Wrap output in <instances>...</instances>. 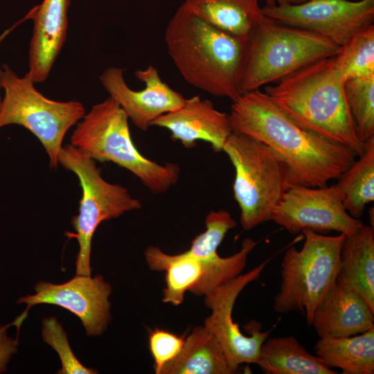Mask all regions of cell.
<instances>
[{
  "mask_svg": "<svg viewBox=\"0 0 374 374\" xmlns=\"http://www.w3.org/2000/svg\"><path fill=\"white\" fill-rule=\"evenodd\" d=\"M222 151L235 169L233 196L240 209L243 229L269 221L273 209L291 186L285 161L261 141L233 132Z\"/></svg>",
  "mask_w": 374,
  "mask_h": 374,
  "instance_id": "6",
  "label": "cell"
},
{
  "mask_svg": "<svg viewBox=\"0 0 374 374\" xmlns=\"http://www.w3.org/2000/svg\"><path fill=\"white\" fill-rule=\"evenodd\" d=\"M310 325L319 338L355 335L374 328V311L361 295L335 281L318 303Z\"/></svg>",
  "mask_w": 374,
  "mask_h": 374,
  "instance_id": "16",
  "label": "cell"
},
{
  "mask_svg": "<svg viewBox=\"0 0 374 374\" xmlns=\"http://www.w3.org/2000/svg\"><path fill=\"white\" fill-rule=\"evenodd\" d=\"M336 281L361 295L374 311V227L346 235Z\"/></svg>",
  "mask_w": 374,
  "mask_h": 374,
  "instance_id": "18",
  "label": "cell"
},
{
  "mask_svg": "<svg viewBox=\"0 0 374 374\" xmlns=\"http://www.w3.org/2000/svg\"><path fill=\"white\" fill-rule=\"evenodd\" d=\"M16 27V24H15L14 26H12L10 28H9L8 30H6L1 36H0V43L5 38V37L13 29ZM1 89L0 88V107H1V101H2V98L1 97Z\"/></svg>",
  "mask_w": 374,
  "mask_h": 374,
  "instance_id": "33",
  "label": "cell"
},
{
  "mask_svg": "<svg viewBox=\"0 0 374 374\" xmlns=\"http://www.w3.org/2000/svg\"><path fill=\"white\" fill-rule=\"evenodd\" d=\"M337 179L347 212L359 219L374 200V137L364 143V152Z\"/></svg>",
  "mask_w": 374,
  "mask_h": 374,
  "instance_id": "24",
  "label": "cell"
},
{
  "mask_svg": "<svg viewBox=\"0 0 374 374\" xmlns=\"http://www.w3.org/2000/svg\"><path fill=\"white\" fill-rule=\"evenodd\" d=\"M70 0H43L30 10L33 21L28 50V71L33 82L46 80L66 37Z\"/></svg>",
  "mask_w": 374,
  "mask_h": 374,
  "instance_id": "17",
  "label": "cell"
},
{
  "mask_svg": "<svg viewBox=\"0 0 374 374\" xmlns=\"http://www.w3.org/2000/svg\"><path fill=\"white\" fill-rule=\"evenodd\" d=\"M347 103L360 141L374 137V75L345 82Z\"/></svg>",
  "mask_w": 374,
  "mask_h": 374,
  "instance_id": "27",
  "label": "cell"
},
{
  "mask_svg": "<svg viewBox=\"0 0 374 374\" xmlns=\"http://www.w3.org/2000/svg\"><path fill=\"white\" fill-rule=\"evenodd\" d=\"M144 255L151 270L166 271L162 301L175 306L181 305L186 292L189 291L202 275L199 261L186 251L169 255L153 246L148 247Z\"/></svg>",
  "mask_w": 374,
  "mask_h": 374,
  "instance_id": "23",
  "label": "cell"
},
{
  "mask_svg": "<svg viewBox=\"0 0 374 374\" xmlns=\"http://www.w3.org/2000/svg\"><path fill=\"white\" fill-rule=\"evenodd\" d=\"M249 38L228 33L181 4L165 32L168 53L190 85L232 101L240 95Z\"/></svg>",
  "mask_w": 374,
  "mask_h": 374,
  "instance_id": "2",
  "label": "cell"
},
{
  "mask_svg": "<svg viewBox=\"0 0 374 374\" xmlns=\"http://www.w3.org/2000/svg\"><path fill=\"white\" fill-rule=\"evenodd\" d=\"M344 198L337 184L323 187L293 185L273 209L270 220L291 234L308 229L321 234L337 231L350 235L363 223L347 212Z\"/></svg>",
  "mask_w": 374,
  "mask_h": 374,
  "instance_id": "10",
  "label": "cell"
},
{
  "mask_svg": "<svg viewBox=\"0 0 374 374\" xmlns=\"http://www.w3.org/2000/svg\"><path fill=\"white\" fill-rule=\"evenodd\" d=\"M335 65L345 81L374 75V26L356 33L334 57Z\"/></svg>",
  "mask_w": 374,
  "mask_h": 374,
  "instance_id": "26",
  "label": "cell"
},
{
  "mask_svg": "<svg viewBox=\"0 0 374 374\" xmlns=\"http://www.w3.org/2000/svg\"><path fill=\"white\" fill-rule=\"evenodd\" d=\"M35 294L19 298L18 304L26 305L24 311L12 322L19 330L29 310L39 304L62 307L77 316L88 337L100 336L111 319L109 296L112 286L100 275H75L67 282L55 284L39 281L34 287Z\"/></svg>",
  "mask_w": 374,
  "mask_h": 374,
  "instance_id": "13",
  "label": "cell"
},
{
  "mask_svg": "<svg viewBox=\"0 0 374 374\" xmlns=\"http://www.w3.org/2000/svg\"><path fill=\"white\" fill-rule=\"evenodd\" d=\"M314 349L328 368L343 374L374 373V328L348 337L320 338Z\"/></svg>",
  "mask_w": 374,
  "mask_h": 374,
  "instance_id": "21",
  "label": "cell"
},
{
  "mask_svg": "<svg viewBox=\"0 0 374 374\" xmlns=\"http://www.w3.org/2000/svg\"><path fill=\"white\" fill-rule=\"evenodd\" d=\"M262 10L267 17L318 33L340 47L374 21V0H308Z\"/></svg>",
  "mask_w": 374,
  "mask_h": 374,
  "instance_id": "12",
  "label": "cell"
},
{
  "mask_svg": "<svg viewBox=\"0 0 374 374\" xmlns=\"http://www.w3.org/2000/svg\"><path fill=\"white\" fill-rule=\"evenodd\" d=\"M12 326V323L0 326V373L6 371L11 357L18 350L19 336L15 339L8 336V328Z\"/></svg>",
  "mask_w": 374,
  "mask_h": 374,
  "instance_id": "31",
  "label": "cell"
},
{
  "mask_svg": "<svg viewBox=\"0 0 374 374\" xmlns=\"http://www.w3.org/2000/svg\"><path fill=\"white\" fill-rule=\"evenodd\" d=\"M306 1L308 0H290V3L297 4V3L305 2Z\"/></svg>",
  "mask_w": 374,
  "mask_h": 374,
  "instance_id": "34",
  "label": "cell"
},
{
  "mask_svg": "<svg viewBox=\"0 0 374 374\" xmlns=\"http://www.w3.org/2000/svg\"><path fill=\"white\" fill-rule=\"evenodd\" d=\"M151 126L168 130L171 139L186 148H194L197 141L202 140L209 143L216 152L222 151L232 132L229 114L218 111L211 100L199 95L186 98L181 107L160 116Z\"/></svg>",
  "mask_w": 374,
  "mask_h": 374,
  "instance_id": "15",
  "label": "cell"
},
{
  "mask_svg": "<svg viewBox=\"0 0 374 374\" xmlns=\"http://www.w3.org/2000/svg\"><path fill=\"white\" fill-rule=\"evenodd\" d=\"M25 74L19 76L6 64L0 67V88L4 92L0 107V128L19 125L42 144L50 167L58 166V156L67 132L85 115L78 101L54 100L44 96Z\"/></svg>",
  "mask_w": 374,
  "mask_h": 374,
  "instance_id": "8",
  "label": "cell"
},
{
  "mask_svg": "<svg viewBox=\"0 0 374 374\" xmlns=\"http://www.w3.org/2000/svg\"><path fill=\"white\" fill-rule=\"evenodd\" d=\"M301 249H287L281 261L280 290L274 299L277 313L300 311L310 325L321 297L336 281L346 235L328 236L305 229Z\"/></svg>",
  "mask_w": 374,
  "mask_h": 374,
  "instance_id": "7",
  "label": "cell"
},
{
  "mask_svg": "<svg viewBox=\"0 0 374 374\" xmlns=\"http://www.w3.org/2000/svg\"><path fill=\"white\" fill-rule=\"evenodd\" d=\"M184 339L175 334L156 329L149 337V346L154 359V370L159 374L161 368L181 351Z\"/></svg>",
  "mask_w": 374,
  "mask_h": 374,
  "instance_id": "30",
  "label": "cell"
},
{
  "mask_svg": "<svg viewBox=\"0 0 374 374\" xmlns=\"http://www.w3.org/2000/svg\"><path fill=\"white\" fill-rule=\"evenodd\" d=\"M43 341L59 355L62 368L57 374H96L98 372L82 364L71 349L66 332L55 317H45L42 321Z\"/></svg>",
  "mask_w": 374,
  "mask_h": 374,
  "instance_id": "29",
  "label": "cell"
},
{
  "mask_svg": "<svg viewBox=\"0 0 374 374\" xmlns=\"http://www.w3.org/2000/svg\"><path fill=\"white\" fill-rule=\"evenodd\" d=\"M182 5L213 26L245 38L265 17L258 0H185Z\"/></svg>",
  "mask_w": 374,
  "mask_h": 374,
  "instance_id": "20",
  "label": "cell"
},
{
  "mask_svg": "<svg viewBox=\"0 0 374 374\" xmlns=\"http://www.w3.org/2000/svg\"><path fill=\"white\" fill-rule=\"evenodd\" d=\"M58 164L76 175L82 188L78 214L73 216L71 221L75 231L71 236L77 239L79 244L76 274L91 276V242L98 225L125 212L139 210L142 205L125 187L105 180L96 161L82 154L70 143L62 146Z\"/></svg>",
  "mask_w": 374,
  "mask_h": 374,
  "instance_id": "9",
  "label": "cell"
},
{
  "mask_svg": "<svg viewBox=\"0 0 374 374\" xmlns=\"http://www.w3.org/2000/svg\"><path fill=\"white\" fill-rule=\"evenodd\" d=\"M346 81L334 57L312 62L287 75L265 92L300 127L343 145L361 156L359 139L347 103Z\"/></svg>",
  "mask_w": 374,
  "mask_h": 374,
  "instance_id": "3",
  "label": "cell"
},
{
  "mask_svg": "<svg viewBox=\"0 0 374 374\" xmlns=\"http://www.w3.org/2000/svg\"><path fill=\"white\" fill-rule=\"evenodd\" d=\"M266 374H337L293 336L267 338L256 363Z\"/></svg>",
  "mask_w": 374,
  "mask_h": 374,
  "instance_id": "22",
  "label": "cell"
},
{
  "mask_svg": "<svg viewBox=\"0 0 374 374\" xmlns=\"http://www.w3.org/2000/svg\"><path fill=\"white\" fill-rule=\"evenodd\" d=\"M206 231L197 235L191 242L188 254L197 260L214 257L217 249L227 232L236 226L237 223L225 210L211 211L205 219Z\"/></svg>",
  "mask_w": 374,
  "mask_h": 374,
  "instance_id": "28",
  "label": "cell"
},
{
  "mask_svg": "<svg viewBox=\"0 0 374 374\" xmlns=\"http://www.w3.org/2000/svg\"><path fill=\"white\" fill-rule=\"evenodd\" d=\"M269 261L267 260L249 271L240 274L204 296V303L211 310V314L206 318L204 326L217 337L229 365L235 373L241 364H256L261 346L271 334V330L262 331L261 324L253 321L245 326L250 332L249 336H245L232 316L240 293L259 278Z\"/></svg>",
  "mask_w": 374,
  "mask_h": 374,
  "instance_id": "11",
  "label": "cell"
},
{
  "mask_svg": "<svg viewBox=\"0 0 374 374\" xmlns=\"http://www.w3.org/2000/svg\"><path fill=\"white\" fill-rule=\"evenodd\" d=\"M340 48L318 33L265 16L249 36L241 94L276 83L312 62L335 57Z\"/></svg>",
  "mask_w": 374,
  "mask_h": 374,
  "instance_id": "5",
  "label": "cell"
},
{
  "mask_svg": "<svg viewBox=\"0 0 374 374\" xmlns=\"http://www.w3.org/2000/svg\"><path fill=\"white\" fill-rule=\"evenodd\" d=\"M128 117L112 97L95 104L76 124L70 144L94 161H111L135 175L153 194L167 192L178 181L180 168L145 157L135 146Z\"/></svg>",
  "mask_w": 374,
  "mask_h": 374,
  "instance_id": "4",
  "label": "cell"
},
{
  "mask_svg": "<svg viewBox=\"0 0 374 374\" xmlns=\"http://www.w3.org/2000/svg\"><path fill=\"white\" fill-rule=\"evenodd\" d=\"M217 337L204 326L195 327L181 351L159 374H233Z\"/></svg>",
  "mask_w": 374,
  "mask_h": 374,
  "instance_id": "19",
  "label": "cell"
},
{
  "mask_svg": "<svg viewBox=\"0 0 374 374\" xmlns=\"http://www.w3.org/2000/svg\"><path fill=\"white\" fill-rule=\"evenodd\" d=\"M124 69L107 68L100 75V81L138 129L146 132L160 116L183 105L185 98L161 79L152 65L135 71L136 78L145 84L139 91L130 89L125 81Z\"/></svg>",
  "mask_w": 374,
  "mask_h": 374,
  "instance_id": "14",
  "label": "cell"
},
{
  "mask_svg": "<svg viewBox=\"0 0 374 374\" xmlns=\"http://www.w3.org/2000/svg\"><path fill=\"white\" fill-rule=\"evenodd\" d=\"M232 103L229 114L232 132L273 148L288 167L291 186H326L357 157L348 147L296 125L259 89L242 93Z\"/></svg>",
  "mask_w": 374,
  "mask_h": 374,
  "instance_id": "1",
  "label": "cell"
},
{
  "mask_svg": "<svg viewBox=\"0 0 374 374\" xmlns=\"http://www.w3.org/2000/svg\"><path fill=\"white\" fill-rule=\"evenodd\" d=\"M265 6L286 5L290 3V0H265Z\"/></svg>",
  "mask_w": 374,
  "mask_h": 374,
  "instance_id": "32",
  "label": "cell"
},
{
  "mask_svg": "<svg viewBox=\"0 0 374 374\" xmlns=\"http://www.w3.org/2000/svg\"><path fill=\"white\" fill-rule=\"evenodd\" d=\"M257 242L250 238H244L241 249L228 257L216 256L198 260L202 266L199 279L189 290L198 296H206L217 287L233 280L244 270L249 253Z\"/></svg>",
  "mask_w": 374,
  "mask_h": 374,
  "instance_id": "25",
  "label": "cell"
}]
</instances>
